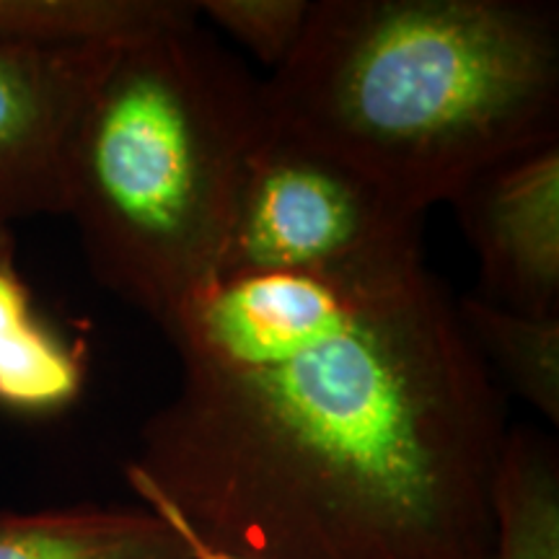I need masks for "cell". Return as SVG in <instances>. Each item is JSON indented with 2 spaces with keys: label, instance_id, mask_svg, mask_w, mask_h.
Listing matches in <instances>:
<instances>
[{
  "label": "cell",
  "instance_id": "6da1fadb",
  "mask_svg": "<svg viewBox=\"0 0 559 559\" xmlns=\"http://www.w3.org/2000/svg\"><path fill=\"white\" fill-rule=\"evenodd\" d=\"M124 477L249 559H485L502 389L423 260L213 280Z\"/></svg>",
  "mask_w": 559,
  "mask_h": 559
},
{
  "label": "cell",
  "instance_id": "7a4b0ae2",
  "mask_svg": "<svg viewBox=\"0 0 559 559\" xmlns=\"http://www.w3.org/2000/svg\"><path fill=\"white\" fill-rule=\"evenodd\" d=\"M264 104L425 215L487 166L559 140V11L534 0H311Z\"/></svg>",
  "mask_w": 559,
  "mask_h": 559
},
{
  "label": "cell",
  "instance_id": "3957f363",
  "mask_svg": "<svg viewBox=\"0 0 559 559\" xmlns=\"http://www.w3.org/2000/svg\"><path fill=\"white\" fill-rule=\"evenodd\" d=\"M264 122V81L198 24L115 52L62 174V215L104 288L160 324L213 283Z\"/></svg>",
  "mask_w": 559,
  "mask_h": 559
},
{
  "label": "cell",
  "instance_id": "277c9868",
  "mask_svg": "<svg viewBox=\"0 0 559 559\" xmlns=\"http://www.w3.org/2000/svg\"><path fill=\"white\" fill-rule=\"evenodd\" d=\"M423 257V213L267 115L243 160L215 280L353 275Z\"/></svg>",
  "mask_w": 559,
  "mask_h": 559
},
{
  "label": "cell",
  "instance_id": "5b68a950",
  "mask_svg": "<svg viewBox=\"0 0 559 559\" xmlns=\"http://www.w3.org/2000/svg\"><path fill=\"white\" fill-rule=\"evenodd\" d=\"M487 304L559 317V140L487 166L451 194Z\"/></svg>",
  "mask_w": 559,
  "mask_h": 559
},
{
  "label": "cell",
  "instance_id": "8992f818",
  "mask_svg": "<svg viewBox=\"0 0 559 559\" xmlns=\"http://www.w3.org/2000/svg\"><path fill=\"white\" fill-rule=\"evenodd\" d=\"M115 52L0 41V226L62 215L70 138Z\"/></svg>",
  "mask_w": 559,
  "mask_h": 559
},
{
  "label": "cell",
  "instance_id": "52a82bcc",
  "mask_svg": "<svg viewBox=\"0 0 559 559\" xmlns=\"http://www.w3.org/2000/svg\"><path fill=\"white\" fill-rule=\"evenodd\" d=\"M0 559H190L145 506L0 508Z\"/></svg>",
  "mask_w": 559,
  "mask_h": 559
},
{
  "label": "cell",
  "instance_id": "ba28073f",
  "mask_svg": "<svg viewBox=\"0 0 559 559\" xmlns=\"http://www.w3.org/2000/svg\"><path fill=\"white\" fill-rule=\"evenodd\" d=\"M185 0H0V41L37 50H120L198 24Z\"/></svg>",
  "mask_w": 559,
  "mask_h": 559
},
{
  "label": "cell",
  "instance_id": "9c48e42d",
  "mask_svg": "<svg viewBox=\"0 0 559 559\" xmlns=\"http://www.w3.org/2000/svg\"><path fill=\"white\" fill-rule=\"evenodd\" d=\"M83 355L34 311L13 254L0 257V407L19 415H55L81 396Z\"/></svg>",
  "mask_w": 559,
  "mask_h": 559
},
{
  "label": "cell",
  "instance_id": "30bf717a",
  "mask_svg": "<svg viewBox=\"0 0 559 559\" xmlns=\"http://www.w3.org/2000/svg\"><path fill=\"white\" fill-rule=\"evenodd\" d=\"M485 559H559V449L515 425L492 485V544Z\"/></svg>",
  "mask_w": 559,
  "mask_h": 559
},
{
  "label": "cell",
  "instance_id": "8fae6325",
  "mask_svg": "<svg viewBox=\"0 0 559 559\" xmlns=\"http://www.w3.org/2000/svg\"><path fill=\"white\" fill-rule=\"evenodd\" d=\"M466 332L495 373L549 425H559V317L536 319L479 296L456 300Z\"/></svg>",
  "mask_w": 559,
  "mask_h": 559
},
{
  "label": "cell",
  "instance_id": "7c38bea8",
  "mask_svg": "<svg viewBox=\"0 0 559 559\" xmlns=\"http://www.w3.org/2000/svg\"><path fill=\"white\" fill-rule=\"evenodd\" d=\"M200 16L277 70L304 37L311 0H200Z\"/></svg>",
  "mask_w": 559,
  "mask_h": 559
},
{
  "label": "cell",
  "instance_id": "4fadbf2b",
  "mask_svg": "<svg viewBox=\"0 0 559 559\" xmlns=\"http://www.w3.org/2000/svg\"><path fill=\"white\" fill-rule=\"evenodd\" d=\"M128 479V485L132 492H135V498L140 506H145L148 510H153V513L160 515L166 523H169L174 534L179 536L181 544H185L187 551H190V559H249V557H241V555H234V551H226L221 547H215V544H210L207 539H202V536L194 531L190 523H187L181 515L174 510L169 502H166L160 495L156 492V489H151L145 481L140 479H132V477H124Z\"/></svg>",
  "mask_w": 559,
  "mask_h": 559
},
{
  "label": "cell",
  "instance_id": "5bb4252c",
  "mask_svg": "<svg viewBox=\"0 0 559 559\" xmlns=\"http://www.w3.org/2000/svg\"><path fill=\"white\" fill-rule=\"evenodd\" d=\"M13 254V234L9 226H0V257Z\"/></svg>",
  "mask_w": 559,
  "mask_h": 559
}]
</instances>
